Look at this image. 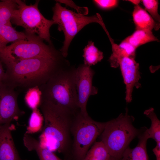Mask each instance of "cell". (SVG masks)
<instances>
[{"label": "cell", "mask_w": 160, "mask_h": 160, "mask_svg": "<svg viewBox=\"0 0 160 160\" xmlns=\"http://www.w3.org/2000/svg\"><path fill=\"white\" fill-rule=\"evenodd\" d=\"M39 106L44 121V126L39 137L41 146L53 152L66 151L70 144L71 128L77 112L46 102H41Z\"/></svg>", "instance_id": "cell-1"}, {"label": "cell", "mask_w": 160, "mask_h": 160, "mask_svg": "<svg viewBox=\"0 0 160 160\" xmlns=\"http://www.w3.org/2000/svg\"><path fill=\"white\" fill-rule=\"evenodd\" d=\"M61 58L39 57L5 64L4 81L15 89L40 86L63 66Z\"/></svg>", "instance_id": "cell-2"}, {"label": "cell", "mask_w": 160, "mask_h": 160, "mask_svg": "<svg viewBox=\"0 0 160 160\" xmlns=\"http://www.w3.org/2000/svg\"><path fill=\"white\" fill-rule=\"evenodd\" d=\"M76 68L63 67L39 87L41 102L51 103L74 113L80 111L77 105Z\"/></svg>", "instance_id": "cell-3"}, {"label": "cell", "mask_w": 160, "mask_h": 160, "mask_svg": "<svg viewBox=\"0 0 160 160\" xmlns=\"http://www.w3.org/2000/svg\"><path fill=\"white\" fill-rule=\"evenodd\" d=\"M127 107L125 113L106 122L101 135V140L114 160H120L131 142L138 136L140 130L133 124L135 118L128 114Z\"/></svg>", "instance_id": "cell-4"}, {"label": "cell", "mask_w": 160, "mask_h": 160, "mask_svg": "<svg viewBox=\"0 0 160 160\" xmlns=\"http://www.w3.org/2000/svg\"><path fill=\"white\" fill-rule=\"evenodd\" d=\"M27 37L11 43L0 50V60L5 65L37 57L61 58V53L47 45L36 34L25 31Z\"/></svg>", "instance_id": "cell-5"}, {"label": "cell", "mask_w": 160, "mask_h": 160, "mask_svg": "<svg viewBox=\"0 0 160 160\" xmlns=\"http://www.w3.org/2000/svg\"><path fill=\"white\" fill-rule=\"evenodd\" d=\"M17 7L14 11L11 22L12 24L21 26L25 31L36 34L51 44L50 29L55 24L53 20L45 18L38 7L39 0L33 4L27 5L25 1L16 0Z\"/></svg>", "instance_id": "cell-6"}, {"label": "cell", "mask_w": 160, "mask_h": 160, "mask_svg": "<svg viewBox=\"0 0 160 160\" xmlns=\"http://www.w3.org/2000/svg\"><path fill=\"white\" fill-rule=\"evenodd\" d=\"M52 20L58 25V30L62 31L65 35L63 45L60 50L62 56L66 57L69 45L75 36L87 24L92 23H101L102 18L98 13L87 16L77 13L62 7L57 2L52 8Z\"/></svg>", "instance_id": "cell-7"}, {"label": "cell", "mask_w": 160, "mask_h": 160, "mask_svg": "<svg viewBox=\"0 0 160 160\" xmlns=\"http://www.w3.org/2000/svg\"><path fill=\"white\" fill-rule=\"evenodd\" d=\"M105 123L96 121L89 115L84 116L80 111L76 114L71 129L75 160H83L89 147L103 132Z\"/></svg>", "instance_id": "cell-8"}, {"label": "cell", "mask_w": 160, "mask_h": 160, "mask_svg": "<svg viewBox=\"0 0 160 160\" xmlns=\"http://www.w3.org/2000/svg\"><path fill=\"white\" fill-rule=\"evenodd\" d=\"M90 67L81 64L76 69L75 83L77 95V105L81 113L88 115L87 105L89 97L97 95V88L93 86L92 80L95 74Z\"/></svg>", "instance_id": "cell-9"}, {"label": "cell", "mask_w": 160, "mask_h": 160, "mask_svg": "<svg viewBox=\"0 0 160 160\" xmlns=\"http://www.w3.org/2000/svg\"><path fill=\"white\" fill-rule=\"evenodd\" d=\"M15 89L4 81L0 82V125L11 123L22 113Z\"/></svg>", "instance_id": "cell-10"}, {"label": "cell", "mask_w": 160, "mask_h": 160, "mask_svg": "<svg viewBox=\"0 0 160 160\" xmlns=\"http://www.w3.org/2000/svg\"><path fill=\"white\" fill-rule=\"evenodd\" d=\"M135 58L124 57L120 60L119 66L126 86L125 99L127 103L132 100V92L134 88L141 87L139 83L141 78L139 63Z\"/></svg>", "instance_id": "cell-11"}, {"label": "cell", "mask_w": 160, "mask_h": 160, "mask_svg": "<svg viewBox=\"0 0 160 160\" xmlns=\"http://www.w3.org/2000/svg\"><path fill=\"white\" fill-rule=\"evenodd\" d=\"M11 128V123L0 125V160H25L20 158L15 146Z\"/></svg>", "instance_id": "cell-12"}, {"label": "cell", "mask_w": 160, "mask_h": 160, "mask_svg": "<svg viewBox=\"0 0 160 160\" xmlns=\"http://www.w3.org/2000/svg\"><path fill=\"white\" fill-rule=\"evenodd\" d=\"M147 128L143 127L137 137L138 142L134 148L127 147L124 151L120 160H148L146 145L149 136L147 131Z\"/></svg>", "instance_id": "cell-13"}, {"label": "cell", "mask_w": 160, "mask_h": 160, "mask_svg": "<svg viewBox=\"0 0 160 160\" xmlns=\"http://www.w3.org/2000/svg\"><path fill=\"white\" fill-rule=\"evenodd\" d=\"M109 38L112 45V53L109 57V61L111 67L117 68L120 60L124 57L135 58L136 49L128 43L122 41L119 45L115 43L111 37Z\"/></svg>", "instance_id": "cell-14"}, {"label": "cell", "mask_w": 160, "mask_h": 160, "mask_svg": "<svg viewBox=\"0 0 160 160\" xmlns=\"http://www.w3.org/2000/svg\"><path fill=\"white\" fill-rule=\"evenodd\" d=\"M132 17L136 29L152 31L158 30L160 24L156 22L147 12L139 5H135L132 12Z\"/></svg>", "instance_id": "cell-15"}, {"label": "cell", "mask_w": 160, "mask_h": 160, "mask_svg": "<svg viewBox=\"0 0 160 160\" xmlns=\"http://www.w3.org/2000/svg\"><path fill=\"white\" fill-rule=\"evenodd\" d=\"M23 143L29 151H35L40 160H63L53 152L42 147L39 141L29 134L25 133L23 137Z\"/></svg>", "instance_id": "cell-16"}, {"label": "cell", "mask_w": 160, "mask_h": 160, "mask_svg": "<svg viewBox=\"0 0 160 160\" xmlns=\"http://www.w3.org/2000/svg\"><path fill=\"white\" fill-rule=\"evenodd\" d=\"M27 36L25 31H17L12 25L0 27V50L6 47L8 44L25 39Z\"/></svg>", "instance_id": "cell-17"}, {"label": "cell", "mask_w": 160, "mask_h": 160, "mask_svg": "<svg viewBox=\"0 0 160 160\" xmlns=\"http://www.w3.org/2000/svg\"><path fill=\"white\" fill-rule=\"evenodd\" d=\"M123 41L130 44L136 49L140 46L149 42H159L152 31L141 29H136L132 35Z\"/></svg>", "instance_id": "cell-18"}, {"label": "cell", "mask_w": 160, "mask_h": 160, "mask_svg": "<svg viewBox=\"0 0 160 160\" xmlns=\"http://www.w3.org/2000/svg\"><path fill=\"white\" fill-rule=\"evenodd\" d=\"M83 51L84 64L87 66L95 65L101 61L104 57L103 52L98 50L92 41L88 42Z\"/></svg>", "instance_id": "cell-19"}, {"label": "cell", "mask_w": 160, "mask_h": 160, "mask_svg": "<svg viewBox=\"0 0 160 160\" xmlns=\"http://www.w3.org/2000/svg\"><path fill=\"white\" fill-rule=\"evenodd\" d=\"M111 158L107 148L101 141L94 143L83 160H110Z\"/></svg>", "instance_id": "cell-20"}, {"label": "cell", "mask_w": 160, "mask_h": 160, "mask_svg": "<svg viewBox=\"0 0 160 160\" xmlns=\"http://www.w3.org/2000/svg\"><path fill=\"white\" fill-rule=\"evenodd\" d=\"M17 7L16 0L0 1V27L12 25L11 18Z\"/></svg>", "instance_id": "cell-21"}, {"label": "cell", "mask_w": 160, "mask_h": 160, "mask_svg": "<svg viewBox=\"0 0 160 160\" xmlns=\"http://www.w3.org/2000/svg\"><path fill=\"white\" fill-rule=\"evenodd\" d=\"M144 113L151 121V125L147 131L149 138L154 139L156 143H160V121L154 112V109L151 108L145 110Z\"/></svg>", "instance_id": "cell-22"}, {"label": "cell", "mask_w": 160, "mask_h": 160, "mask_svg": "<svg viewBox=\"0 0 160 160\" xmlns=\"http://www.w3.org/2000/svg\"><path fill=\"white\" fill-rule=\"evenodd\" d=\"M41 93L39 88L36 87L28 89L25 96V101L27 105L32 110L37 108L40 105Z\"/></svg>", "instance_id": "cell-23"}, {"label": "cell", "mask_w": 160, "mask_h": 160, "mask_svg": "<svg viewBox=\"0 0 160 160\" xmlns=\"http://www.w3.org/2000/svg\"><path fill=\"white\" fill-rule=\"evenodd\" d=\"M32 110L25 133L28 134L37 132L41 130L44 120L43 117L38 108Z\"/></svg>", "instance_id": "cell-24"}, {"label": "cell", "mask_w": 160, "mask_h": 160, "mask_svg": "<svg viewBox=\"0 0 160 160\" xmlns=\"http://www.w3.org/2000/svg\"><path fill=\"white\" fill-rule=\"evenodd\" d=\"M145 7V10L156 23H159L160 17L158 11V1L155 0H143L141 1Z\"/></svg>", "instance_id": "cell-25"}, {"label": "cell", "mask_w": 160, "mask_h": 160, "mask_svg": "<svg viewBox=\"0 0 160 160\" xmlns=\"http://www.w3.org/2000/svg\"><path fill=\"white\" fill-rule=\"evenodd\" d=\"M94 3L99 7L103 9L113 8L118 5V1L116 0H95Z\"/></svg>", "instance_id": "cell-26"}, {"label": "cell", "mask_w": 160, "mask_h": 160, "mask_svg": "<svg viewBox=\"0 0 160 160\" xmlns=\"http://www.w3.org/2000/svg\"><path fill=\"white\" fill-rule=\"evenodd\" d=\"M152 150L156 156V160H160V143H156V147Z\"/></svg>", "instance_id": "cell-27"}, {"label": "cell", "mask_w": 160, "mask_h": 160, "mask_svg": "<svg viewBox=\"0 0 160 160\" xmlns=\"http://www.w3.org/2000/svg\"><path fill=\"white\" fill-rule=\"evenodd\" d=\"M6 79V73L2 65V63L0 60V82L5 81Z\"/></svg>", "instance_id": "cell-28"}, {"label": "cell", "mask_w": 160, "mask_h": 160, "mask_svg": "<svg viewBox=\"0 0 160 160\" xmlns=\"http://www.w3.org/2000/svg\"><path fill=\"white\" fill-rule=\"evenodd\" d=\"M128 1L135 4L136 5H138V4H139L141 1L140 0H128Z\"/></svg>", "instance_id": "cell-29"}, {"label": "cell", "mask_w": 160, "mask_h": 160, "mask_svg": "<svg viewBox=\"0 0 160 160\" xmlns=\"http://www.w3.org/2000/svg\"><path fill=\"white\" fill-rule=\"evenodd\" d=\"M110 160H114V159H113L112 158H111Z\"/></svg>", "instance_id": "cell-30"}]
</instances>
